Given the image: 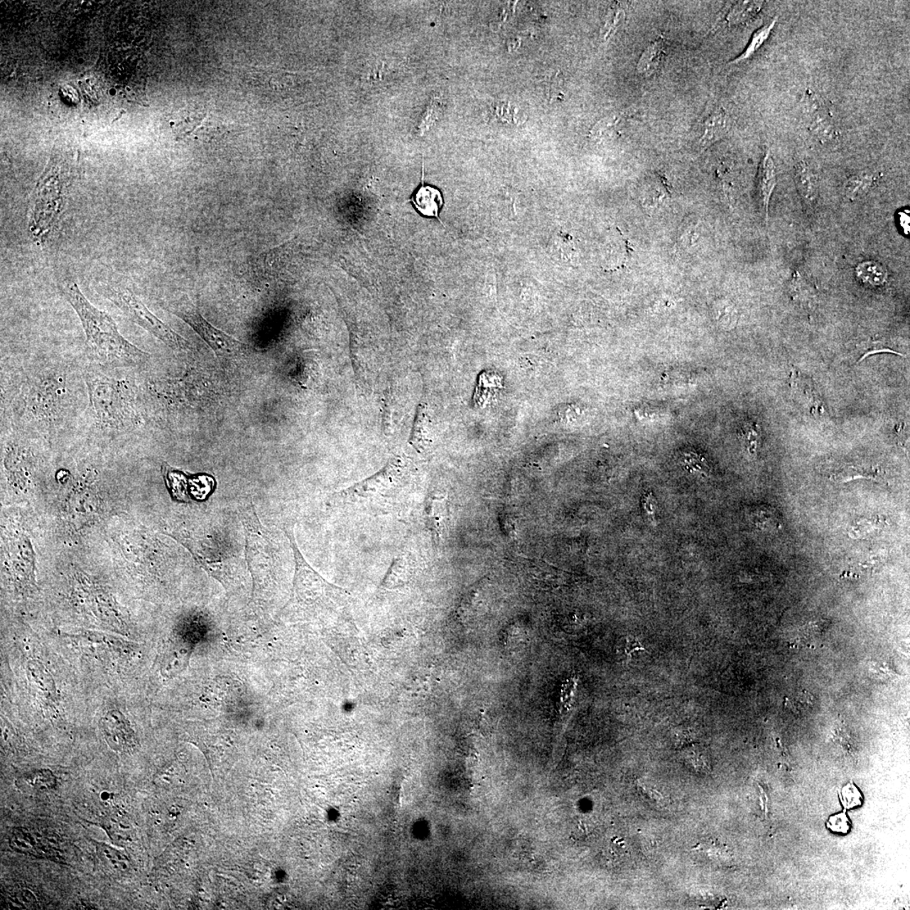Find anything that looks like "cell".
I'll return each instance as SVG.
<instances>
[{
    "mask_svg": "<svg viewBox=\"0 0 910 910\" xmlns=\"http://www.w3.org/2000/svg\"><path fill=\"white\" fill-rule=\"evenodd\" d=\"M108 835L117 845H124L132 839V826L120 816H111L104 821Z\"/></svg>",
    "mask_w": 910,
    "mask_h": 910,
    "instance_id": "cell-23",
    "label": "cell"
},
{
    "mask_svg": "<svg viewBox=\"0 0 910 910\" xmlns=\"http://www.w3.org/2000/svg\"><path fill=\"white\" fill-rule=\"evenodd\" d=\"M624 17H626V16H624V12L622 9H615L613 13H611L608 22H607V35L612 33L615 30H617L618 27L622 25Z\"/></svg>",
    "mask_w": 910,
    "mask_h": 910,
    "instance_id": "cell-36",
    "label": "cell"
},
{
    "mask_svg": "<svg viewBox=\"0 0 910 910\" xmlns=\"http://www.w3.org/2000/svg\"><path fill=\"white\" fill-rule=\"evenodd\" d=\"M881 473L880 468L850 465L837 470L830 480L836 483H847L857 479L877 480Z\"/></svg>",
    "mask_w": 910,
    "mask_h": 910,
    "instance_id": "cell-19",
    "label": "cell"
},
{
    "mask_svg": "<svg viewBox=\"0 0 910 910\" xmlns=\"http://www.w3.org/2000/svg\"><path fill=\"white\" fill-rule=\"evenodd\" d=\"M858 350L860 352V357L857 364L861 363L867 357L877 354V353L890 352L896 355L905 357L903 353L895 351L894 348L892 347L889 342L885 339L864 342L860 344Z\"/></svg>",
    "mask_w": 910,
    "mask_h": 910,
    "instance_id": "cell-28",
    "label": "cell"
},
{
    "mask_svg": "<svg viewBox=\"0 0 910 910\" xmlns=\"http://www.w3.org/2000/svg\"><path fill=\"white\" fill-rule=\"evenodd\" d=\"M776 184L775 162H774L771 153L767 152L763 158L762 166H760L759 180L760 197H762L767 220L768 219L769 201H771L772 193L776 187Z\"/></svg>",
    "mask_w": 910,
    "mask_h": 910,
    "instance_id": "cell-16",
    "label": "cell"
},
{
    "mask_svg": "<svg viewBox=\"0 0 910 910\" xmlns=\"http://www.w3.org/2000/svg\"><path fill=\"white\" fill-rule=\"evenodd\" d=\"M840 799L845 808L851 809L862 804V796L857 786L848 784L841 790Z\"/></svg>",
    "mask_w": 910,
    "mask_h": 910,
    "instance_id": "cell-32",
    "label": "cell"
},
{
    "mask_svg": "<svg viewBox=\"0 0 910 910\" xmlns=\"http://www.w3.org/2000/svg\"><path fill=\"white\" fill-rule=\"evenodd\" d=\"M11 848L17 853L39 859H61V852L56 840L38 830L25 827L13 828L10 837Z\"/></svg>",
    "mask_w": 910,
    "mask_h": 910,
    "instance_id": "cell-8",
    "label": "cell"
},
{
    "mask_svg": "<svg viewBox=\"0 0 910 910\" xmlns=\"http://www.w3.org/2000/svg\"><path fill=\"white\" fill-rule=\"evenodd\" d=\"M763 1H739L732 6L727 16L729 25L737 26L744 23L762 11Z\"/></svg>",
    "mask_w": 910,
    "mask_h": 910,
    "instance_id": "cell-22",
    "label": "cell"
},
{
    "mask_svg": "<svg viewBox=\"0 0 910 910\" xmlns=\"http://www.w3.org/2000/svg\"><path fill=\"white\" fill-rule=\"evenodd\" d=\"M418 570V555L404 550L395 556L383 582L382 587L396 588L405 585Z\"/></svg>",
    "mask_w": 910,
    "mask_h": 910,
    "instance_id": "cell-12",
    "label": "cell"
},
{
    "mask_svg": "<svg viewBox=\"0 0 910 910\" xmlns=\"http://www.w3.org/2000/svg\"><path fill=\"white\" fill-rule=\"evenodd\" d=\"M682 465L691 474H698L701 477H709L710 468L708 461L703 455L695 453H686L681 459Z\"/></svg>",
    "mask_w": 910,
    "mask_h": 910,
    "instance_id": "cell-30",
    "label": "cell"
},
{
    "mask_svg": "<svg viewBox=\"0 0 910 910\" xmlns=\"http://www.w3.org/2000/svg\"><path fill=\"white\" fill-rule=\"evenodd\" d=\"M730 129V117L722 108H716L710 112L700 126L698 141L700 151H705L713 144L725 138Z\"/></svg>",
    "mask_w": 910,
    "mask_h": 910,
    "instance_id": "cell-11",
    "label": "cell"
},
{
    "mask_svg": "<svg viewBox=\"0 0 910 910\" xmlns=\"http://www.w3.org/2000/svg\"><path fill=\"white\" fill-rule=\"evenodd\" d=\"M857 278L862 283L873 287H879L886 283L887 271L884 266L876 261H863L855 269Z\"/></svg>",
    "mask_w": 910,
    "mask_h": 910,
    "instance_id": "cell-21",
    "label": "cell"
},
{
    "mask_svg": "<svg viewBox=\"0 0 910 910\" xmlns=\"http://www.w3.org/2000/svg\"><path fill=\"white\" fill-rule=\"evenodd\" d=\"M413 491L410 470L404 460L396 458L372 477L339 492L334 500L348 510L389 514L402 509Z\"/></svg>",
    "mask_w": 910,
    "mask_h": 910,
    "instance_id": "cell-4",
    "label": "cell"
},
{
    "mask_svg": "<svg viewBox=\"0 0 910 910\" xmlns=\"http://www.w3.org/2000/svg\"><path fill=\"white\" fill-rule=\"evenodd\" d=\"M25 781L31 789L42 792L54 790L58 786L56 776L48 769H36L27 774Z\"/></svg>",
    "mask_w": 910,
    "mask_h": 910,
    "instance_id": "cell-25",
    "label": "cell"
},
{
    "mask_svg": "<svg viewBox=\"0 0 910 910\" xmlns=\"http://www.w3.org/2000/svg\"><path fill=\"white\" fill-rule=\"evenodd\" d=\"M29 680L44 703L50 705L58 703V690L51 673L38 659H31L26 664Z\"/></svg>",
    "mask_w": 910,
    "mask_h": 910,
    "instance_id": "cell-13",
    "label": "cell"
},
{
    "mask_svg": "<svg viewBox=\"0 0 910 910\" xmlns=\"http://www.w3.org/2000/svg\"><path fill=\"white\" fill-rule=\"evenodd\" d=\"M136 370L107 369L85 361L88 402L81 423L90 433L112 438L142 427L146 418L139 401Z\"/></svg>",
    "mask_w": 910,
    "mask_h": 910,
    "instance_id": "cell-2",
    "label": "cell"
},
{
    "mask_svg": "<svg viewBox=\"0 0 910 910\" xmlns=\"http://www.w3.org/2000/svg\"><path fill=\"white\" fill-rule=\"evenodd\" d=\"M791 696L786 697L785 705L787 708L796 710V712H803V710L808 709L813 704V697L808 692H798Z\"/></svg>",
    "mask_w": 910,
    "mask_h": 910,
    "instance_id": "cell-31",
    "label": "cell"
},
{
    "mask_svg": "<svg viewBox=\"0 0 910 910\" xmlns=\"http://www.w3.org/2000/svg\"><path fill=\"white\" fill-rule=\"evenodd\" d=\"M410 201L413 203L416 210L421 215L429 218L433 217L443 224L439 212L445 202H443L442 193L438 189L423 184Z\"/></svg>",
    "mask_w": 910,
    "mask_h": 910,
    "instance_id": "cell-14",
    "label": "cell"
},
{
    "mask_svg": "<svg viewBox=\"0 0 910 910\" xmlns=\"http://www.w3.org/2000/svg\"><path fill=\"white\" fill-rule=\"evenodd\" d=\"M641 649H642V646L640 645L639 641H637L636 639L628 641L627 650L629 653H632V651H636Z\"/></svg>",
    "mask_w": 910,
    "mask_h": 910,
    "instance_id": "cell-38",
    "label": "cell"
},
{
    "mask_svg": "<svg viewBox=\"0 0 910 910\" xmlns=\"http://www.w3.org/2000/svg\"><path fill=\"white\" fill-rule=\"evenodd\" d=\"M828 828L839 834H847L850 830V820L845 813L834 815L828 822Z\"/></svg>",
    "mask_w": 910,
    "mask_h": 910,
    "instance_id": "cell-35",
    "label": "cell"
},
{
    "mask_svg": "<svg viewBox=\"0 0 910 910\" xmlns=\"http://www.w3.org/2000/svg\"><path fill=\"white\" fill-rule=\"evenodd\" d=\"M755 513L757 514H755L754 521L758 527L767 529L780 526V522L773 509L765 508Z\"/></svg>",
    "mask_w": 910,
    "mask_h": 910,
    "instance_id": "cell-33",
    "label": "cell"
},
{
    "mask_svg": "<svg viewBox=\"0 0 910 910\" xmlns=\"http://www.w3.org/2000/svg\"><path fill=\"white\" fill-rule=\"evenodd\" d=\"M85 334V361L112 369H141L151 356L122 336L112 317L92 305L75 282L61 288Z\"/></svg>",
    "mask_w": 910,
    "mask_h": 910,
    "instance_id": "cell-3",
    "label": "cell"
},
{
    "mask_svg": "<svg viewBox=\"0 0 910 910\" xmlns=\"http://www.w3.org/2000/svg\"><path fill=\"white\" fill-rule=\"evenodd\" d=\"M97 855L99 862L108 872L117 875H124L132 867L130 859L124 852L106 843H97Z\"/></svg>",
    "mask_w": 910,
    "mask_h": 910,
    "instance_id": "cell-15",
    "label": "cell"
},
{
    "mask_svg": "<svg viewBox=\"0 0 910 910\" xmlns=\"http://www.w3.org/2000/svg\"><path fill=\"white\" fill-rule=\"evenodd\" d=\"M84 366V359L54 350L2 360V427L52 436L81 424L88 402Z\"/></svg>",
    "mask_w": 910,
    "mask_h": 910,
    "instance_id": "cell-1",
    "label": "cell"
},
{
    "mask_svg": "<svg viewBox=\"0 0 910 910\" xmlns=\"http://www.w3.org/2000/svg\"><path fill=\"white\" fill-rule=\"evenodd\" d=\"M795 180L801 197L813 205L818 198V184L816 175L807 162L801 161L795 165Z\"/></svg>",
    "mask_w": 910,
    "mask_h": 910,
    "instance_id": "cell-17",
    "label": "cell"
},
{
    "mask_svg": "<svg viewBox=\"0 0 910 910\" xmlns=\"http://www.w3.org/2000/svg\"><path fill=\"white\" fill-rule=\"evenodd\" d=\"M9 909H33L38 907V899L28 889H16L9 891L4 897Z\"/></svg>",
    "mask_w": 910,
    "mask_h": 910,
    "instance_id": "cell-24",
    "label": "cell"
},
{
    "mask_svg": "<svg viewBox=\"0 0 910 910\" xmlns=\"http://www.w3.org/2000/svg\"><path fill=\"white\" fill-rule=\"evenodd\" d=\"M791 387L798 391H801L807 398L810 406H811L812 413L818 418V416L825 415V409L823 403L819 399L817 394L812 384L808 383V379L801 375L800 372L794 370L791 375Z\"/></svg>",
    "mask_w": 910,
    "mask_h": 910,
    "instance_id": "cell-20",
    "label": "cell"
},
{
    "mask_svg": "<svg viewBox=\"0 0 910 910\" xmlns=\"http://www.w3.org/2000/svg\"><path fill=\"white\" fill-rule=\"evenodd\" d=\"M424 524L434 544L439 546L449 528V502L445 493L430 492L424 504Z\"/></svg>",
    "mask_w": 910,
    "mask_h": 910,
    "instance_id": "cell-9",
    "label": "cell"
},
{
    "mask_svg": "<svg viewBox=\"0 0 910 910\" xmlns=\"http://www.w3.org/2000/svg\"><path fill=\"white\" fill-rule=\"evenodd\" d=\"M98 292L112 302L126 318L146 330L172 350L180 352L191 350V344L153 314L132 289L105 284L98 288Z\"/></svg>",
    "mask_w": 910,
    "mask_h": 910,
    "instance_id": "cell-5",
    "label": "cell"
},
{
    "mask_svg": "<svg viewBox=\"0 0 910 910\" xmlns=\"http://www.w3.org/2000/svg\"><path fill=\"white\" fill-rule=\"evenodd\" d=\"M882 527L884 524L880 517L861 519L855 521L851 527L850 536L854 538H866L873 533L881 531Z\"/></svg>",
    "mask_w": 910,
    "mask_h": 910,
    "instance_id": "cell-29",
    "label": "cell"
},
{
    "mask_svg": "<svg viewBox=\"0 0 910 910\" xmlns=\"http://www.w3.org/2000/svg\"><path fill=\"white\" fill-rule=\"evenodd\" d=\"M759 438V433L757 429L753 427V426H749V427L742 430V443H744L746 450L749 451L750 455L754 454L756 450H757Z\"/></svg>",
    "mask_w": 910,
    "mask_h": 910,
    "instance_id": "cell-34",
    "label": "cell"
},
{
    "mask_svg": "<svg viewBox=\"0 0 910 910\" xmlns=\"http://www.w3.org/2000/svg\"><path fill=\"white\" fill-rule=\"evenodd\" d=\"M665 52H666V43L663 38L656 39L649 45L637 63L638 73L645 76L654 75L662 65Z\"/></svg>",
    "mask_w": 910,
    "mask_h": 910,
    "instance_id": "cell-18",
    "label": "cell"
},
{
    "mask_svg": "<svg viewBox=\"0 0 910 910\" xmlns=\"http://www.w3.org/2000/svg\"><path fill=\"white\" fill-rule=\"evenodd\" d=\"M874 182L872 175L860 174L851 176L845 184V193L850 198L861 197L868 192Z\"/></svg>",
    "mask_w": 910,
    "mask_h": 910,
    "instance_id": "cell-27",
    "label": "cell"
},
{
    "mask_svg": "<svg viewBox=\"0 0 910 910\" xmlns=\"http://www.w3.org/2000/svg\"><path fill=\"white\" fill-rule=\"evenodd\" d=\"M168 310L191 327L218 356L241 357L248 354L251 350L247 344L238 341L208 323L198 308L191 303H180Z\"/></svg>",
    "mask_w": 910,
    "mask_h": 910,
    "instance_id": "cell-6",
    "label": "cell"
},
{
    "mask_svg": "<svg viewBox=\"0 0 910 910\" xmlns=\"http://www.w3.org/2000/svg\"><path fill=\"white\" fill-rule=\"evenodd\" d=\"M901 227L903 228L905 234L909 233V215L906 212H901L899 215Z\"/></svg>",
    "mask_w": 910,
    "mask_h": 910,
    "instance_id": "cell-37",
    "label": "cell"
},
{
    "mask_svg": "<svg viewBox=\"0 0 910 910\" xmlns=\"http://www.w3.org/2000/svg\"><path fill=\"white\" fill-rule=\"evenodd\" d=\"M776 23V19L774 20L769 25L764 26L762 28H759L756 31L752 39L750 40L749 46L745 49V51L742 53L740 56L736 58L735 60H732L731 63H732V65H736V63L748 60L749 58L752 57L754 54L762 47V45L767 42L769 36H771Z\"/></svg>",
    "mask_w": 910,
    "mask_h": 910,
    "instance_id": "cell-26",
    "label": "cell"
},
{
    "mask_svg": "<svg viewBox=\"0 0 910 910\" xmlns=\"http://www.w3.org/2000/svg\"><path fill=\"white\" fill-rule=\"evenodd\" d=\"M99 728L107 744L114 752L132 754L137 751L139 741L137 735L125 715L117 709H111L99 721Z\"/></svg>",
    "mask_w": 910,
    "mask_h": 910,
    "instance_id": "cell-7",
    "label": "cell"
},
{
    "mask_svg": "<svg viewBox=\"0 0 910 910\" xmlns=\"http://www.w3.org/2000/svg\"><path fill=\"white\" fill-rule=\"evenodd\" d=\"M803 113L808 129L822 142L832 141L837 135L834 120L827 107L815 94L803 98Z\"/></svg>",
    "mask_w": 910,
    "mask_h": 910,
    "instance_id": "cell-10",
    "label": "cell"
},
{
    "mask_svg": "<svg viewBox=\"0 0 910 910\" xmlns=\"http://www.w3.org/2000/svg\"><path fill=\"white\" fill-rule=\"evenodd\" d=\"M113 799H114V794H113L112 792L107 791H102V793L101 794L102 801H105V803H109V801H112Z\"/></svg>",
    "mask_w": 910,
    "mask_h": 910,
    "instance_id": "cell-39",
    "label": "cell"
}]
</instances>
